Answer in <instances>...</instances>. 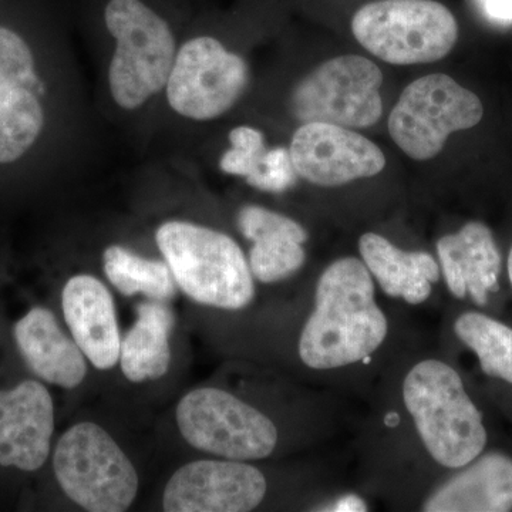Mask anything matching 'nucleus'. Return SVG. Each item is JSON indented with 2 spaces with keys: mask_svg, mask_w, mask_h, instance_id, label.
<instances>
[{
  "mask_svg": "<svg viewBox=\"0 0 512 512\" xmlns=\"http://www.w3.org/2000/svg\"><path fill=\"white\" fill-rule=\"evenodd\" d=\"M49 93L35 40L0 13V170L35 157L49 126Z\"/></svg>",
  "mask_w": 512,
  "mask_h": 512,
  "instance_id": "4",
  "label": "nucleus"
},
{
  "mask_svg": "<svg viewBox=\"0 0 512 512\" xmlns=\"http://www.w3.org/2000/svg\"><path fill=\"white\" fill-rule=\"evenodd\" d=\"M383 74L372 60L340 56L320 64L292 94V111L305 123L346 128L375 126L383 113Z\"/></svg>",
  "mask_w": 512,
  "mask_h": 512,
  "instance_id": "10",
  "label": "nucleus"
},
{
  "mask_svg": "<svg viewBox=\"0 0 512 512\" xmlns=\"http://www.w3.org/2000/svg\"><path fill=\"white\" fill-rule=\"evenodd\" d=\"M138 319L121 340L120 363L130 382L157 380L171 363L170 335L174 315L165 302L151 301L137 306Z\"/></svg>",
  "mask_w": 512,
  "mask_h": 512,
  "instance_id": "21",
  "label": "nucleus"
},
{
  "mask_svg": "<svg viewBox=\"0 0 512 512\" xmlns=\"http://www.w3.org/2000/svg\"><path fill=\"white\" fill-rule=\"evenodd\" d=\"M156 241L175 282L202 305L238 311L254 299V279L234 239L184 221L165 222Z\"/></svg>",
  "mask_w": 512,
  "mask_h": 512,
  "instance_id": "3",
  "label": "nucleus"
},
{
  "mask_svg": "<svg viewBox=\"0 0 512 512\" xmlns=\"http://www.w3.org/2000/svg\"><path fill=\"white\" fill-rule=\"evenodd\" d=\"M104 22L116 39L111 96L121 109H138L165 89L178 52L173 30L143 0H110Z\"/></svg>",
  "mask_w": 512,
  "mask_h": 512,
  "instance_id": "5",
  "label": "nucleus"
},
{
  "mask_svg": "<svg viewBox=\"0 0 512 512\" xmlns=\"http://www.w3.org/2000/svg\"><path fill=\"white\" fill-rule=\"evenodd\" d=\"M188 444L228 460H261L274 453L278 430L265 414L220 389H197L177 407Z\"/></svg>",
  "mask_w": 512,
  "mask_h": 512,
  "instance_id": "9",
  "label": "nucleus"
},
{
  "mask_svg": "<svg viewBox=\"0 0 512 512\" xmlns=\"http://www.w3.org/2000/svg\"><path fill=\"white\" fill-rule=\"evenodd\" d=\"M15 339L30 370L47 383L74 389L86 377L82 350L49 309L33 308L16 323Z\"/></svg>",
  "mask_w": 512,
  "mask_h": 512,
  "instance_id": "18",
  "label": "nucleus"
},
{
  "mask_svg": "<svg viewBox=\"0 0 512 512\" xmlns=\"http://www.w3.org/2000/svg\"><path fill=\"white\" fill-rule=\"evenodd\" d=\"M229 141L231 148L221 157V170L248 181L258 171L265 156L264 134L252 127H235L229 133Z\"/></svg>",
  "mask_w": 512,
  "mask_h": 512,
  "instance_id": "24",
  "label": "nucleus"
},
{
  "mask_svg": "<svg viewBox=\"0 0 512 512\" xmlns=\"http://www.w3.org/2000/svg\"><path fill=\"white\" fill-rule=\"evenodd\" d=\"M403 399L424 447L440 466L457 470L483 453V416L453 367L423 360L404 379Z\"/></svg>",
  "mask_w": 512,
  "mask_h": 512,
  "instance_id": "2",
  "label": "nucleus"
},
{
  "mask_svg": "<svg viewBox=\"0 0 512 512\" xmlns=\"http://www.w3.org/2000/svg\"><path fill=\"white\" fill-rule=\"evenodd\" d=\"M464 468V467H463ZM512 510V460L501 453L476 458L427 498V512Z\"/></svg>",
  "mask_w": 512,
  "mask_h": 512,
  "instance_id": "19",
  "label": "nucleus"
},
{
  "mask_svg": "<svg viewBox=\"0 0 512 512\" xmlns=\"http://www.w3.org/2000/svg\"><path fill=\"white\" fill-rule=\"evenodd\" d=\"M387 330L372 274L365 262L348 256L320 275L315 311L302 330L299 356L316 370L352 365L376 352Z\"/></svg>",
  "mask_w": 512,
  "mask_h": 512,
  "instance_id": "1",
  "label": "nucleus"
},
{
  "mask_svg": "<svg viewBox=\"0 0 512 512\" xmlns=\"http://www.w3.org/2000/svg\"><path fill=\"white\" fill-rule=\"evenodd\" d=\"M55 406L42 383L26 380L0 390V466L39 470L50 453Z\"/></svg>",
  "mask_w": 512,
  "mask_h": 512,
  "instance_id": "14",
  "label": "nucleus"
},
{
  "mask_svg": "<svg viewBox=\"0 0 512 512\" xmlns=\"http://www.w3.org/2000/svg\"><path fill=\"white\" fill-rule=\"evenodd\" d=\"M441 271L451 295H467L483 306L488 293L498 289L501 255L490 228L483 222H468L457 234L446 235L437 242Z\"/></svg>",
  "mask_w": 512,
  "mask_h": 512,
  "instance_id": "16",
  "label": "nucleus"
},
{
  "mask_svg": "<svg viewBox=\"0 0 512 512\" xmlns=\"http://www.w3.org/2000/svg\"><path fill=\"white\" fill-rule=\"evenodd\" d=\"M483 113L476 94L446 74H429L404 89L390 113L389 133L407 156L430 160L450 134L477 126Z\"/></svg>",
  "mask_w": 512,
  "mask_h": 512,
  "instance_id": "8",
  "label": "nucleus"
},
{
  "mask_svg": "<svg viewBox=\"0 0 512 512\" xmlns=\"http://www.w3.org/2000/svg\"><path fill=\"white\" fill-rule=\"evenodd\" d=\"M248 66L210 36L188 40L165 84L168 104L187 119L208 121L227 113L248 86Z\"/></svg>",
  "mask_w": 512,
  "mask_h": 512,
  "instance_id": "11",
  "label": "nucleus"
},
{
  "mask_svg": "<svg viewBox=\"0 0 512 512\" xmlns=\"http://www.w3.org/2000/svg\"><path fill=\"white\" fill-rule=\"evenodd\" d=\"M295 167L288 148L276 147L266 150L258 171L248 180V184L258 190L282 192L296 183Z\"/></svg>",
  "mask_w": 512,
  "mask_h": 512,
  "instance_id": "25",
  "label": "nucleus"
},
{
  "mask_svg": "<svg viewBox=\"0 0 512 512\" xmlns=\"http://www.w3.org/2000/svg\"><path fill=\"white\" fill-rule=\"evenodd\" d=\"M352 32L367 52L383 62H437L458 37L453 13L434 0H377L357 10Z\"/></svg>",
  "mask_w": 512,
  "mask_h": 512,
  "instance_id": "6",
  "label": "nucleus"
},
{
  "mask_svg": "<svg viewBox=\"0 0 512 512\" xmlns=\"http://www.w3.org/2000/svg\"><path fill=\"white\" fill-rule=\"evenodd\" d=\"M360 255L380 288L392 298L417 305L429 299L440 279V266L426 252H406L382 235L367 232L359 241Z\"/></svg>",
  "mask_w": 512,
  "mask_h": 512,
  "instance_id": "20",
  "label": "nucleus"
},
{
  "mask_svg": "<svg viewBox=\"0 0 512 512\" xmlns=\"http://www.w3.org/2000/svg\"><path fill=\"white\" fill-rule=\"evenodd\" d=\"M508 276H510V282L512 285V249L510 252V256H508Z\"/></svg>",
  "mask_w": 512,
  "mask_h": 512,
  "instance_id": "28",
  "label": "nucleus"
},
{
  "mask_svg": "<svg viewBox=\"0 0 512 512\" xmlns=\"http://www.w3.org/2000/svg\"><path fill=\"white\" fill-rule=\"evenodd\" d=\"M264 474L239 461L200 460L181 467L164 491L168 512H247L266 494Z\"/></svg>",
  "mask_w": 512,
  "mask_h": 512,
  "instance_id": "13",
  "label": "nucleus"
},
{
  "mask_svg": "<svg viewBox=\"0 0 512 512\" xmlns=\"http://www.w3.org/2000/svg\"><path fill=\"white\" fill-rule=\"evenodd\" d=\"M104 272L123 295L143 293L151 301H170L175 295L173 272L167 262L141 258L128 249L111 245L104 251Z\"/></svg>",
  "mask_w": 512,
  "mask_h": 512,
  "instance_id": "22",
  "label": "nucleus"
},
{
  "mask_svg": "<svg viewBox=\"0 0 512 512\" xmlns=\"http://www.w3.org/2000/svg\"><path fill=\"white\" fill-rule=\"evenodd\" d=\"M456 335L476 353L485 375L512 384V329L478 312L463 313L454 325Z\"/></svg>",
  "mask_w": 512,
  "mask_h": 512,
  "instance_id": "23",
  "label": "nucleus"
},
{
  "mask_svg": "<svg viewBox=\"0 0 512 512\" xmlns=\"http://www.w3.org/2000/svg\"><path fill=\"white\" fill-rule=\"evenodd\" d=\"M289 153L299 177L320 187L375 177L386 165L382 150L369 138L329 123L303 124L293 134Z\"/></svg>",
  "mask_w": 512,
  "mask_h": 512,
  "instance_id": "12",
  "label": "nucleus"
},
{
  "mask_svg": "<svg viewBox=\"0 0 512 512\" xmlns=\"http://www.w3.org/2000/svg\"><path fill=\"white\" fill-rule=\"evenodd\" d=\"M335 511H365L366 504L360 500L356 495H349V497L343 498L340 500L338 504H336V508H333Z\"/></svg>",
  "mask_w": 512,
  "mask_h": 512,
  "instance_id": "27",
  "label": "nucleus"
},
{
  "mask_svg": "<svg viewBox=\"0 0 512 512\" xmlns=\"http://www.w3.org/2000/svg\"><path fill=\"white\" fill-rule=\"evenodd\" d=\"M53 467L64 494L84 510L123 512L136 500V468L97 424L67 430L57 443Z\"/></svg>",
  "mask_w": 512,
  "mask_h": 512,
  "instance_id": "7",
  "label": "nucleus"
},
{
  "mask_svg": "<svg viewBox=\"0 0 512 512\" xmlns=\"http://www.w3.org/2000/svg\"><path fill=\"white\" fill-rule=\"evenodd\" d=\"M238 227L245 238L254 242L249 268L264 284L289 278L305 264L302 244L308 241V232L291 218L248 205L239 211Z\"/></svg>",
  "mask_w": 512,
  "mask_h": 512,
  "instance_id": "17",
  "label": "nucleus"
},
{
  "mask_svg": "<svg viewBox=\"0 0 512 512\" xmlns=\"http://www.w3.org/2000/svg\"><path fill=\"white\" fill-rule=\"evenodd\" d=\"M478 12L493 25L512 26V0H473Z\"/></svg>",
  "mask_w": 512,
  "mask_h": 512,
  "instance_id": "26",
  "label": "nucleus"
},
{
  "mask_svg": "<svg viewBox=\"0 0 512 512\" xmlns=\"http://www.w3.org/2000/svg\"><path fill=\"white\" fill-rule=\"evenodd\" d=\"M64 319L83 355L100 370L120 360V330L109 289L90 275L69 279L63 289Z\"/></svg>",
  "mask_w": 512,
  "mask_h": 512,
  "instance_id": "15",
  "label": "nucleus"
}]
</instances>
